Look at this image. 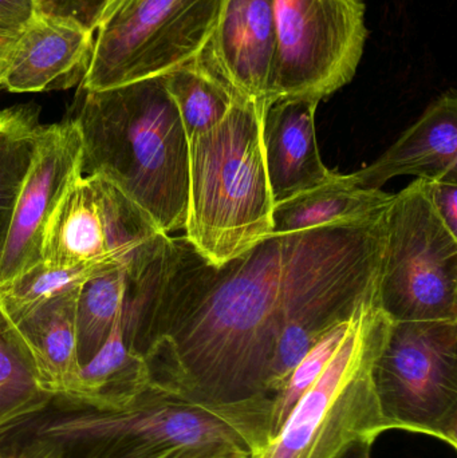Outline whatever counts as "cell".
Masks as SVG:
<instances>
[{
  "label": "cell",
  "instance_id": "obj_29",
  "mask_svg": "<svg viewBox=\"0 0 457 458\" xmlns=\"http://www.w3.org/2000/svg\"><path fill=\"white\" fill-rule=\"evenodd\" d=\"M136 458H250L241 452L227 448H193L176 449V451L163 452L152 456Z\"/></svg>",
  "mask_w": 457,
  "mask_h": 458
},
{
  "label": "cell",
  "instance_id": "obj_17",
  "mask_svg": "<svg viewBox=\"0 0 457 458\" xmlns=\"http://www.w3.org/2000/svg\"><path fill=\"white\" fill-rule=\"evenodd\" d=\"M394 200L391 193L359 187L349 174L332 172L329 179L317 187L274 206L271 234L376 222Z\"/></svg>",
  "mask_w": 457,
  "mask_h": 458
},
{
  "label": "cell",
  "instance_id": "obj_33",
  "mask_svg": "<svg viewBox=\"0 0 457 458\" xmlns=\"http://www.w3.org/2000/svg\"><path fill=\"white\" fill-rule=\"evenodd\" d=\"M0 31H19V30L11 29V27L5 26L4 23L0 21Z\"/></svg>",
  "mask_w": 457,
  "mask_h": 458
},
{
  "label": "cell",
  "instance_id": "obj_23",
  "mask_svg": "<svg viewBox=\"0 0 457 458\" xmlns=\"http://www.w3.org/2000/svg\"><path fill=\"white\" fill-rule=\"evenodd\" d=\"M164 81L179 110L188 141L216 126L239 99L193 64L165 75Z\"/></svg>",
  "mask_w": 457,
  "mask_h": 458
},
{
  "label": "cell",
  "instance_id": "obj_15",
  "mask_svg": "<svg viewBox=\"0 0 457 458\" xmlns=\"http://www.w3.org/2000/svg\"><path fill=\"white\" fill-rule=\"evenodd\" d=\"M318 104L311 99L282 98L266 109L263 150L275 204L317 187L332 174L322 163L317 141Z\"/></svg>",
  "mask_w": 457,
  "mask_h": 458
},
{
  "label": "cell",
  "instance_id": "obj_22",
  "mask_svg": "<svg viewBox=\"0 0 457 458\" xmlns=\"http://www.w3.org/2000/svg\"><path fill=\"white\" fill-rule=\"evenodd\" d=\"M113 268L120 267L105 264L50 267L40 261L13 282L0 287V309L16 325L48 301L80 290L91 277Z\"/></svg>",
  "mask_w": 457,
  "mask_h": 458
},
{
  "label": "cell",
  "instance_id": "obj_5",
  "mask_svg": "<svg viewBox=\"0 0 457 458\" xmlns=\"http://www.w3.org/2000/svg\"><path fill=\"white\" fill-rule=\"evenodd\" d=\"M389 325L376 293L354 312L332 360L278 433L251 458H343L360 444L375 445L388 432L373 368Z\"/></svg>",
  "mask_w": 457,
  "mask_h": 458
},
{
  "label": "cell",
  "instance_id": "obj_3",
  "mask_svg": "<svg viewBox=\"0 0 457 458\" xmlns=\"http://www.w3.org/2000/svg\"><path fill=\"white\" fill-rule=\"evenodd\" d=\"M273 400L220 405L153 387L115 411L51 403L8 429L56 444L64 458H136L176 449L227 448L251 458L271 440Z\"/></svg>",
  "mask_w": 457,
  "mask_h": 458
},
{
  "label": "cell",
  "instance_id": "obj_14",
  "mask_svg": "<svg viewBox=\"0 0 457 458\" xmlns=\"http://www.w3.org/2000/svg\"><path fill=\"white\" fill-rule=\"evenodd\" d=\"M426 182L457 180V98L448 91L437 98L375 163L349 174L367 190H381L397 176Z\"/></svg>",
  "mask_w": 457,
  "mask_h": 458
},
{
  "label": "cell",
  "instance_id": "obj_18",
  "mask_svg": "<svg viewBox=\"0 0 457 458\" xmlns=\"http://www.w3.org/2000/svg\"><path fill=\"white\" fill-rule=\"evenodd\" d=\"M80 290L48 301L15 325L38 385L53 401L63 395L80 368L75 328Z\"/></svg>",
  "mask_w": 457,
  "mask_h": 458
},
{
  "label": "cell",
  "instance_id": "obj_24",
  "mask_svg": "<svg viewBox=\"0 0 457 458\" xmlns=\"http://www.w3.org/2000/svg\"><path fill=\"white\" fill-rule=\"evenodd\" d=\"M351 318L330 328L317 342L316 346L292 369V373L287 377L279 392L274 395L273 414H271V438L278 433L290 411L297 405L300 397L313 386L314 382L318 379L329 360H332L335 350L338 349L341 341L345 336Z\"/></svg>",
  "mask_w": 457,
  "mask_h": 458
},
{
  "label": "cell",
  "instance_id": "obj_25",
  "mask_svg": "<svg viewBox=\"0 0 457 458\" xmlns=\"http://www.w3.org/2000/svg\"><path fill=\"white\" fill-rule=\"evenodd\" d=\"M43 15L72 19L96 32L107 0H35Z\"/></svg>",
  "mask_w": 457,
  "mask_h": 458
},
{
  "label": "cell",
  "instance_id": "obj_13",
  "mask_svg": "<svg viewBox=\"0 0 457 458\" xmlns=\"http://www.w3.org/2000/svg\"><path fill=\"white\" fill-rule=\"evenodd\" d=\"M94 34L72 19L37 13L11 46L0 89L43 93L80 85L90 64Z\"/></svg>",
  "mask_w": 457,
  "mask_h": 458
},
{
  "label": "cell",
  "instance_id": "obj_7",
  "mask_svg": "<svg viewBox=\"0 0 457 458\" xmlns=\"http://www.w3.org/2000/svg\"><path fill=\"white\" fill-rule=\"evenodd\" d=\"M386 429L457 448V322H391L373 368Z\"/></svg>",
  "mask_w": 457,
  "mask_h": 458
},
{
  "label": "cell",
  "instance_id": "obj_31",
  "mask_svg": "<svg viewBox=\"0 0 457 458\" xmlns=\"http://www.w3.org/2000/svg\"><path fill=\"white\" fill-rule=\"evenodd\" d=\"M128 2H131V0H107L106 7H105L104 13H102L101 18H99L98 27L101 26L104 21H106L110 16L118 13ZM98 27H97V29H98Z\"/></svg>",
  "mask_w": 457,
  "mask_h": 458
},
{
  "label": "cell",
  "instance_id": "obj_12",
  "mask_svg": "<svg viewBox=\"0 0 457 458\" xmlns=\"http://www.w3.org/2000/svg\"><path fill=\"white\" fill-rule=\"evenodd\" d=\"M276 53L273 0H224L216 27L192 64L236 98L266 110L273 102Z\"/></svg>",
  "mask_w": 457,
  "mask_h": 458
},
{
  "label": "cell",
  "instance_id": "obj_6",
  "mask_svg": "<svg viewBox=\"0 0 457 458\" xmlns=\"http://www.w3.org/2000/svg\"><path fill=\"white\" fill-rule=\"evenodd\" d=\"M377 299L391 322H457V236L432 206L426 180L394 195L386 211Z\"/></svg>",
  "mask_w": 457,
  "mask_h": 458
},
{
  "label": "cell",
  "instance_id": "obj_26",
  "mask_svg": "<svg viewBox=\"0 0 457 458\" xmlns=\"http://www.w3.org/2000/svg\"><path fill=\"white\" fill-rule=\"evenodd\" d=\"M0 458H64L56 444L15 430L0 432Z\"/></svg>",
  "mask_w": 457,
  "mask_h": 458
},
{
  "label": "cell",
  "instance_id": "obj_4",
  "mask_svg": "<svg viewBox=\"0 0 457 458\" xmlns=\"http://www.w3.org/2000/svg\"><path fill=\"white\" fill-rule=\"evenodd\" d=\"M265 109L236 99L214 128L190 141L185 239L222 266L273 232L274 203L263 150Z\"/></svg>",
  "mask_w": 457,
  "mask_h": 458
},
{
  "label": "cell",
  "instance_id": "obj_8",
  "mask_svg": "<svg viewBox=\"0 0 457 458\" xmlns=\"http://www.w3.org/2000/svg\"><path fill=\"white\" fill-rule=\"evenodd\" d=\"M224 0H131L96 30L83 90H105L190 66L211 38Z\"/></svg>",
  "mask_w": 457,
  "mask_h": 458
},
{
  "label": "cell",
  "instance_id": "obj_11",
  "mask_svg": "<svg viewBox=\"0 0 457 458\" xmlns=\"http://www.w3.org/2000/svg\"><path fill=\"white\" fill-rule=\"evenodd\" d=\"M82 141L72 117L43 125L0 250V287L42 261L46 228L80 179Z\"/></svg>",
  "mask_w": 457,
  "mask_h": 458
},
{
  "label": "cell",
  "instance_id": "obj_19",
  "mask_svg": "<svg viewBox=\"0 0 457 458\" xmlns=\"http://www.w3.org/2000/svg\"><path fill=\"white\" fill-rule=\"evenodd\" d=\"M53 403L40 390L31 358L15 325L0 309V432Z\"/></svg>",
  "mask_w": 457,
  "mask_h": 458
},
{
  "label": "cell",
  "instance_id": "obj_28",
  "mask_svg": "<svg viewBox=\"0 0 457 458\" xmlns=\"http://www.w3.org/2000/svg\"><path fill=\"white\" fill-rule=\"evenodd\" d=\"M37 13L35 0H0V21L11 29L21 30Z\"/></svg>",
  "mask_w": 457,
  "mask_h": 458
},
{
  "label": "cell",
  "instance_id": "obj_27",
  "mask_svg": "<svg viewBox=\"0 0 457 458\" xmlns=\"http://www.w3.org/2000/svg\"><path fill=\"white\" fill-rule=\"evenodd\" d=\"M429 198L437 215L457 236V180L427 182Z\"/></svg>",
  "mask_w": 457,
  "mask_h": 458
},
{
  "label": "cell",
  "instance_id": "obj_30",
  "mask_svg": "<svg viewBox=\"0 0 457 458\" xmlns=\"http://www.w3.org/2000/svg\"><path fill=\"white\" fill-rule=\"evenodd\" d=\"M19 31H0V75H2L3 67H4L5 59H7L8 53H10L11 46H13Z\"/></svg>",
  "mask_w": 457,
  "mask_h": 458
},
{
  "label": "cell",
  "instance_id": "obj_16",
  "mask_svg": "<svg viewBox=\"0 0 457 458\" xmlns=\"http://www.w3.org/2000/svg\"><path fill=\"white\" fill-rule=\"evenodd\" d=\"M153 387L144 358L126 338L123 311L101 349L80 365L66 392L53 403L90 411H123L139 403Z\"/></svg>",
  "mask_w": 457,
  "mask_h": 458
},
{
  "label": "cell",
  "instance_id": "obj_10",
  "mask_svg": "<svg viewBox=\"0 0 457 458\" xmlns=\"http://www.w3.org/2000/svg\"><path fill=\"white\" fill-rule=\"evenodd\" d=\"M273 7L278 42L273 102H321L351 82L368 38L364 0H273Z\"/></svg>",
  "mask_w": 457,
  "mask_h": 458
},
{
  "label": "cell",
  "instance_id": "obj_2",
  "mask_svg": "<svg viewBox=\"0 0 457 458\" xmlns=\"http://www.w3.org/2000/svg\"><path fill=\"white\" fill-rule=\"evenodd\" d=\"M80 90L72 117L82 141L80 174L112 182L163 233L184 229L190 142L164 77Z\"/></svg>",
  "mask_w": 457,
  "mask_h": 458
},
{
  "label": "cell",
  "instance_id": "obj_1",
  "mask_svg": "<svg viewBox=\"0 0 457 458\" xmlns=\"http://www.w3.org/2000/svg\"><path fill=\"white\" fill-rule=\"evenodd\" d=\"M385 215L362 225L270 234L214 266L169 237L123 309L126 338L158 389L220 405L270 398L268 374L287 326L316 333L375 295Z\"/></svg>",
  "mask_w": 457,
  "mask_h": 458
},
{
  "label": "cell",
  "instance_id": "obj_21",
  "mask_svg": "<svg viewBox=\"0 0 457 458\" xmlns=\"http://www.w3.org/2000/svg\"><path fill=\"white\" fill-rule=\"evenodd\" d=\"M128 293L129 276L123 268L102 272L80 287L75 312L80 365L88 362L106 342L123 314Z\"/></svg>",
  "mask_w": 457,
  "mask_h": 458
},
{
  "label": "cell",
  "instance_id": "obj_32",
  "mask_svg": "<svg viewBox=\"0 0 457 458\" xmlns=\"http://www.w3.org/2000/svg\"><path fill=\"white\" fill-rule=\"evenodd\" d=\"M372 448L370 444H360L351 449L343 458H372Z\"/></svg>",
  "mask_w": 457,
  "mask_h": 458
},
{
  "label": "cell",
  "instance_id": "obj_9",
  "mask_svg": "<svg viewBox=\"0 0 457 458\" xmlns=\"http://www.w3.org/2000/svg\"><path fill=\"white\" fill-rule=\"evenodd\" d=\"M168 240L112 182L99 174L80 176L48 222L42 261L50 267H120L134 283Z\"/></svg>",
  "mask_w": 457,
  "mask_h": 458
},
{
  "label": "cell",
  "instance_id": "obj_20",
  "mask_svg": "<svg viewBox=\"0 0 457 458\" xmlns=\"http://www.w3.org/2000/svg\"><path fill=\"white\" fill-rule=\"evenodd\" d=\"M42 128L37 105L0 110V250Z\"/></svg>",
  "mask_w": 457,
  "mask_h": 458
}]
</instances>
